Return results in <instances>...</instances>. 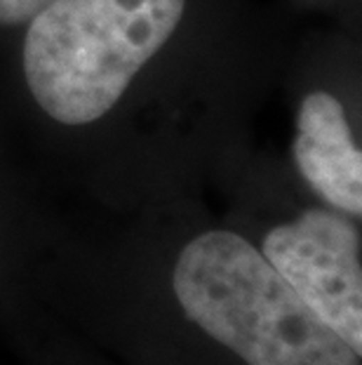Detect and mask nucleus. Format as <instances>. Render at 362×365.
I'll return each instance as SVG.
<instances>
[{"label":"nucleus","instance_id":"nucleus-1","mask_svg":"<svg viewBox=\"0 0 362 365\" xmlns=\"http://www.w3.org/2000/svg\"><path fill=\"white\" fill-rule=\"evenodd\" d=\"M172 285L183 314L250 365H362L360 354L238 234L207 231L191 240Z\"/></svg>","mask_w":362,"mask_h":365},{"label":"nucleus","instance_id":"nucleus-2","mask_svg":"<svg viewBox=\"0 0 362 365\" xmlns=\"http://www.w3.org/2000/svg\"><path fill=\"white\" fill-rule=\"evenodd\" d=\"M186 0H50L31 19L24 76L50 118H102L174 34Z\"/></svg>","mask_w":362,"mask_h":365},{"label":"nucleus","instance_id":"nucleus-3","mask_svg":"<svg viewBox=\"0 0 362 365\" xmlns=\"http://www.w3.org/2000/svg\"><path fill=\"white\" fill-rule=\"evenodd\" d=\"M261 255L353 351L362 356L360 234L348 217L311 207L271 229Z\"/></svg>","mask_w":362,"mask_h":365},{"label":"nucleus","instance_id":"nucleus-4","mask_svg":"<svg viewBox=\"0 0 362 365\" xmlns=\"http://www.w3.org/2000/svg\"><path fill=\"white\" fill-rule=\"evenodd\" d=\"M294 160L304 180L327 205L362 212V153L353 144L346 111L336 97L311 92L299 108Z\"/></svg>","mask_w":362,"mask_h":365},{"label":"nucleus","instance_id":"nucleus-5","mask_svg":"<svg viewBox=\"0 0 362 365\" xmlns=\"http://www.w3.org/2000/svg\"><path fill=\"white\" fill-rule=\"evenodd\" d=\"M50 0H0V24L31 21Z\"/></svg>","mask_w":362,"mask_h":365}]
</instances>
